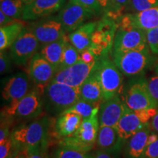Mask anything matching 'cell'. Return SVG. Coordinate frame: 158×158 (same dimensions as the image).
<instances>
[{
    "instance_id": "obj_24",
    "label": "cell",
    "mask_w": 158,
    "mask_h": 158,
    "mask_svg": "<svg viewBox=\"0 0 158 158\" xmlns=\"http://www.w3.org/2000/svg\"><path fill=\"white\" fill-rule=\"evenodd\" d=\"M97 25L98 21L84 23L69 35L70 42L80 53L90 48L92 37L97 28Z\"/></svg>"
},
{
    "instance_id": "obj_13",
    "label": "cell",
    "mask_w": 158,
    "mask_h": 158,
    "mask_svg": "<svg viewBox=\"0 0 158 158\" xmlns=\"http://www.w3.org/2000/svg\"><path fill=\"white\" fill-rule=\"evenodd\" d=\"M28 27L43 45L58 40L66 35L62 23L56 16L44 18L31 23Z\"/></svg>"
},
{
    "instance_id": "obj_8",
    "label": "cell",
    "mask_w": 158,
    "mask_h": 158,
    "mask_svg": "<svg viewBox=\"0 0 158 158\" xmlns=\"http://www.w3.org/2000/svg\"><path fill=\"white\" fill-rule=\"evenodd\" d=\"M113 61L124 76H137L143 73L152 61L149 50L112 53Z\"/></svg>"
},
{
    "instance_id": "obj_27",
    "label": "cell",
    "mask_w": 158,
    "mask_h": 158,
    "mask_svg": "<svg viewBox=\"0 0 158 158\" xmlns=\"http://www.w3.org/2000/svg\"><path fill=\"white\" fill-rule=\"evenodd\" d=\"M101 103H92V102L80 99L73 106H71L62 113L73 112L80 115L83 119H84V118H88L98 114Z\"/></svg>"
},
{
    "instance_id": "obj_38",
    "label": "cell",
    "mask_w": 158,
    "mask_h": 158,
    "mask_svg": "<svg viewBox=\"0 0 158 158\" xmlns=\"http://www.w3.org/2000/svg\"><path fill=\"white\" fill-rule=\"evenodd\" d=\"M150 94L158 106V76H152L147 81Z\"/></svg>"
},
{
    "instance_id": "obj_16",
    "label": "cell",
    "mask_w": 158,
    "mask_h": 158,
    "mask_svg": "<svg viewBox=\"0 0 158 158\" xmlns=\"http://www.w3.org/2000/svg\"><path fill=\"white\" fill-rule=\"evenodd\" d=\"M30 78L26 73L20 72L10 77L2 91V98L8 104L19 101L30 91Z\"/></svg>"
},
{
    "instance_id": "obj_21",
    "label": "cell",
    "mask_w": 158,
    "mask_h": 158,
    "mask_svg": "<svg viewBox=\"0 0 158 158\" xmlns=\"http://www.w3.org/2000/svg\"><path fill=\"white\" fill-rule=\"evenodd\" d=\"M79 93L81 99L92 103H101L103 101V94L97 62L92 73L79 87Z\"/></svg>"
},
{
    "instance_id": "obj_49",
    "label": "cell",
    "mask_w": 158,
    "mask_h": 158,
    "mask_svg": "<svg viewBox=\"0 0 158 158\" xmlns=\"http://www.w3.org/2000/svg\"><path fill=\"white\" fill-rule=\"evenodd\" d=\"M21 1H22L25 4V5H29V4L32 2H34L35 0H21Z\"/></svg>"
},
{
    "instance_id": "obj_14",
    "label": "cell",
    "mask_w": 158,
    "mask_h": 158,
    "mask_svg": "<svg viewBox=\"0 0 158 158\" xmlns=\"http://www.w3.org/2000/svg\"><path fill=\"white\" fill-rule=\"evenodd\" d=\"M95 64H86L79 61L76 64L56 70L51 82L64 84L72 87L79 88L94 70Z\"/></svg>"
},
{
    "instance_id": "obj_35",
    "label": "cell",
    "mask_w": 158,
    "mask_h": 158,
    "mask_svg": "<svg viewBox=\"0 0 158 158\" xmlns=\"http://www.w3.org/2000/svg\"><path fill=\"white\" fill-rule=\"evenodd\" d=\"M157 110V108H147V109L136 110L134 111L143 123L149 124L150 120L156 115Z\"/></svg>"
},
{
    "instance_id": "obj_53",
    "label": "cell",
    "mask_w": 158,
    "mask_h": 158,
    "mask_svg": "<svg viewBox=\"0 0 158 158\" xmlns=\"http://www.w3.org/2000/svg\"><path fill=\"white\" fill-rule=\"evenodd\" d=\"M49 158H50V157H49ZM54 158H55V157H54Z\"/></svg>"
},
{
    "instance_id": "obj_50",
    "label": "cell",
    "mask_w": 158,
    "mask_h": 158,
    "mask_svg": "<svg viewBox=\"0 0 158 158\" xmlns=\"http://www.w3.org/2000/svg\"><path fill=\"white\" fill-rule=\"evenodd\" d=\"M15 155H16V153L14 152L13 151H12V152L8 155V157H6V158H15Z\"/></svg>"
},
{
    "instance_id": "obj_41",
    "label": "cell",
    "mask_w": 158,
    "mask_h": 158,
    "mask_svg": "<svg viewBox=\"0 0 158 158\" xmlns=\"http://www.w3.org/2000/svg\"><path fill=\"white\" fill-rule=\"evenodd\" d=\"M81 56V61L84 62L86 64H95L97 62L96 57L94 56L92 51L90 50L89 48L86 49V50L81 51L80 53Z\"/></svg>"
},
{
    "instance_id": "obj_51",
    "label": "cell",
    "mask_w": 158,
    "mask_h": 158,
    "mask_svg": "<svg viewBox=\"0 0 158 158\" xmlns=\"http://www.w3.org/2000/svg\"><path fill=\"white\" fill-rule=\"evenodd\" d=\"M155 71L156 73V75H157V76H158V62L157 63V64H156L155 67Z\"/></svg>"
},
{
    "instance_id": "obj_33",
    "label": "cell",
    "mask_w": 158,
    "mask_h": 158,
    "mask_svg": "<svg viewBox=\"0 0 158 158\" xmlns=\"http://www.w3.org/2000/svg\"><path fill=\"white\" fill-rule=\"evenodd\" d=\"M48 147L46 146H35L31 147L26 149L27 158H49L47 150Z\"/></svg>"
},
{
    "instance_id": "obj_20",
    "label": "cell",
    "mask_w": 158,
    "mask_h": 158,
    "mask_svg": "<svg viewBox=\"0 0 158 158\" xmlns=\"http://www.w3.org/2000/svg\"><path fill=\"white\" fill-rule=\"evenodd\" d=\"M148 124H149L143 123L135 111L125 105L124 113L120 118L116 128L120 137L126 143L130 137L135 135L137 132L143 129Z\"/></svg>"
},
{
    "instance_id": "obj_48",
    "label": "cell",
    "mask_w": 158,
    "mask_h": 158,
    "mask_svg": "<svg viewBox=\"0 0 158 158\" xmlns=\"http://www.w3.org/2000/svg\"><path fill=\"white\" fill-rule=\"evenodd\" d=\"M15 158H27V151L26 150H23V151L19 152L16 154Z\"/></svg>"
},
{
    "instance_id": "obj_32",
    "label": "cell",
    "mask_w": 158,
    "mask_h": 158,
    "mask_svg": "<svg viewBox=\"0 0 158 158\" xmlns=\"http://www.w3.org/2000/svg\"><path fill=\"white\" fill-rule=\"evenodd\" d=\"M128 7L138 13L158 7V0H130Z\"/></svg>"
},
{
    "instance_id": "obj_40",
    "label": "cell",
    "mask_w": 158,
    "mask_h": 158,
    "mask_svg": "<svg viewBox=\"0 0 158 158\" xmlns=\"http://www.w3.org/2000/svg\"><path fill=\"white\" fill-rule=\"evenodd\" d=\"M144 158H158V138L153 143L148 144Z\"/></svg>"
},
{
    "instance_id": "obj_43",
    "label": "cell",
    "mask_w": 158,
    "mask_h": 158,
    "mask_svg": "<svg viewBox=\"0 0 158 158\" xmlns=\"http://www.w3.org/2000/svg\"><path fill=\"white\" fill-rule=\"evenodd\" d=\"M10 135L11 133L9 126L1 125V128H0V143L10 137Z\"/></svg>"
},
{
    "instance_id": "obj_36",
    "label": "cell",
    "mask_w": 158,
    "mask_h": 158,
    "mask_svg": "<svg viewBox=\"0 0 158 158\" xmlns=\"http://www.w3.org/2000/svg\"><path fill=\"white\" fill-rule=\"evenodd\" d=\"M11 57L5 51L0 53V73L2 75L11 71Z\"/></svg>"
},
{
    "instance_id": "obj_52",
    "label": "cell",
    "mask_w": 158,
    "mask_h": 158,
    "mask_svg": "<svg viewBox=\"0 0 158 158\" xmlns=\"http://www.w3.org/2000/svg\"><path fill=\"white\" fill-rule=\"evenodd\" d=\"M2 1H3V0H1V2H2Z\"/></svg>"
},
{
    "instance_id": "obj_31",
    "label": "cell",
    "mask_w": 158,
    "mask_h": 158,
    "mask_svg": "<svg viewBox=\"0 0 158 158\" xmlns=\"http://www.w3.org/2000/svg\"><path fill=\"white\" fill-rule=\"evenodd\" d=\"M55 158H93V155L70 148L59 147L55 152Z\"/></svg>"
},
{
    "instance_id": "obj_47",
    "label": "cell",
    "mask_w": 158,
    "mask_h": 158,
    "mask_svg": "<svg viewBox=\"0 0 158 158\" xmlns=\"http://www.w3.org/2000/svg\"><path fill=\"white\" fill-rule=\"evenodd\" d=\"M158 138V134L157 133H151L148 137V144L153 143Z\"/></svg>"
},
{
    "instance_id": "obj_1",
    "label": "cell",
    "mask_w": 158,
    "mask_h": 158,
    "mask_svg": "<svg viewBox=\"0 0 158 158\" xmlns=\"http://www.w3.org/2000/svg\"><path fill=\"white\" fill-rule=\"evenodd\" d=\"M55 122L54 118L45 115L28 124L15 127L10 135L13 151L17 154L31 147L43 145L48 147L54 142L59 143L60 138L55 130Z\"/></svg>"
},
{
    "instance_id": "obj_34",
    "label": "cell",
    "mask_w": 158,
    "mask_h": 158,
    "mask_svg": "<svg viewBox=\"0 0 158 158\" xmlns=\"http://www.w3.org/2000/svg\"><path fill=\"white\" fill-rule=\"evenodd\" d=\"M147 38L150 50L158 55V27L147 31Z\"/></svg>"
},
{
    "instance_id": "obj_19",
    "label": "cell",
    "mask_w": 158,
    "mask_h": 158,
    "mask_svg": "<svg viewBox=\"0 0 158 158\" xmlns=\"http://www.w3.org/2000/svg\"><path fill=\"white\" fill-rule=\"evenodd\" d=\"M96 144L99 149L116 155L120 152L125 142L120 137L116 127L102 126L99 129Z\"/></svg>"
},
{
    "instance_id": "obj_2",
    "label": "cell",
    "mask_w": 158,
    "mask_h": 158,
    "mask_svg": "<svg viewBox=\"0 0 158 158\" xmlns=\"http://www.w3.org/2000/svg\"><path fill=\"white\" fill-rule=\"evenodd\" d=\"M43 95L37 89L13 104H8L1 110V124L10 126L15 119L26 120L38 118L43 113Z\"/></svg>"
},
{
    "instance_id": "obj_29",
    "label": "cell",
    "mask_w": 158,
    "mask_h": 158,
    "mask_svg": "<svg viewBox=\"0 0 158 158\" xmlns=\"http://www.w3.org/2000/svg\"><path fill=\"white\" fill-rule=\"evenodd\" d=\"M80 60V52L75 48L73 45H72V43L70 42V40H69L66 43V45H65L62 63H61V65L59 69L67 68V67L73 65Z\"/></svg>"
},
{
    "instance_id": "obj_15",
    "label": "cell",
    "mask_w": 158,
    "mask_h": 158,
    "mask_svg": "<svg viewBox=\"0 0 158 158\" xmlns=\"http://www.w3.org/2000/svg\"><path fill=\"white\" fill-rule=\"evenodd\" d=\"M118 27L149 31L158 27V7L135 13H127L120 18Z\"/></svg>"
},
{
    "instance_id": "obj_9",
    "label": "cell",
    "mask_w": 158,
    "mask_h": 158,
    "mask_svg": "<svg viewBox=\"0 0 158 158\" xmlns=\"http://www.w3.org/2000/svg\"><path fill=\"white\" fill-rule=\"evenodd\" d=\"M40 43L28 27H25L10 48V56L15 64L24 66L37 54Z\"/></svg>"
},
{
    "instance_id": "obj_42",
    "label": "cell",
    "mask_w": 158,
    "mask_h": 158,
    "mask_svg": "<svg viewBox=\"0 0 158 158\" xmlns=\"http://www.w3.org/2000/svg\"><path fill=\"white\" fill-rule=\"evenodd\" d=\"M18 21H19V20L13 19V18L5 14L2 10H0V25H1V27L11 24V23L16 22Z\"/></svg>"
},
{
    "instance_id": "obj_30",
    "label": "cell",
    "mask_w": 158,
    "mask_h": 158,
    "mask_svg": "<svg viewBox=\"0 0 158 158\" xmlns=\"http://www.w3.org/2000/svg\"><path fill=\"white\" fill-rule=\"evenodd\" d=\"M130 2V0H110L111 11L106 16L118 22L120 18L123 15L122 13L128 7Z\"/></svg>"
},
{
    "instance_id": "obj_3",
    "label": "cell",
    "mask_w": 158,
    "mask_h": 158,
    "mask_svg": "<svg viewBox=\"0 0 158 158\" xmlns=\"http://www.w3.org/2000/svg\"><path fill=\"white\" fill-rule=\"evenodd\" d=\"M81 99L79 88L51 82L43 94L44 108L53 116H59Z\"/></svg>"
},
{
    "instance_id": "obj_10",
    "label": "cell",
    "mask_w": 158,
    "mask_h": 158,
    "mask_svg": "<svg viewBox=\"0 0 158 158\" xmlns=\"http://www.w3.org/2000/svg\"><path fill=\"white\" fill-rule=\"evenodd\" d=\"M147 31L139 29H122L118 27L114 39L112 53L149 49Z\"/></svg>"
},
{
    "instance_id": "obj_26",
    "label": "cell",
    "mask_w": 158,
    "mask_h": 158,
    "mask_svg": "<svg viewBox=\"0 0 158 158\" xmlns=\"http://www.w3.org/2000/svg\"><path fill=\"white\" fill-rule=\"evenodd\" d=\"M25 27L24 23L21 21L1 27L0 28V50L5 51L10 48L13 43L18 38L19 35Z\"/></svg>"
},
{
    "instance_id": "obj_17",
    "label": "cell",
    "mask_w": 158,
    "mask_h": 158,
    "mask_svg": "<svg viewBox=\"0 0 158 158\" xmlns=\"http://www.w3.org/2000/svg\"><path fill=\"white\" fill-rule=\"evenodd\" d=\"M66 0H35L25 6L22 19L35 21L51 15L63 7Z\"/></svg>"
},
{
    "instance_id": "obj_4",
    "label": "cell",
    "mask_w": 158,
    "mask_h": 158,
    "mask_svg": "<svg viewBox=\"0 0 158 158\" xmlns=\"http://www.w3.org/2000/svg\"><path fill=\"white\" fill-rule=\"evenodd\" d=\"M98 114L83 119L80 127L73 135L63 138L59 141V147L89 152L95 146L100 129Z\"/></svg>"
},
{
    "instance_id": "obj_46",
    "label": "cell",
    "mask_w": 158,
    "mask_h": 158,
    "mask_svg": "<svg viewBox=\"0 0 158 158\" xmlns=\"http://www.w3.org/2000/svg\"><path fill=\"white\" fill-rule=\"evenodd\" d=\"M149 127L152 131L155 132L158 134V110L156 115L151 119V122L149 123Z\"/></svg>"
},
{
    "instance_id": "obj_7",
    "label": "cell",
    "mask_w": 158,
    "mask_h": 158,
    "mask_svg": "<svg viewBox=\"0 0 158 158\" xmlns=\"http://www.w3.org/2000/svg\"><path fill=\"white\" fill-rule=\"evenodd\" d=\"M122 99L133 110L158 107L149 92L147 80L143 78H134L128 82L122 92Z\"/></svg>"
},
{
    "instance_id": "obj_39",
    "label": "cell",
    "mask_w": 158,
    "mask_h": 158,
    "mask_svg": "<svg viewBox=\"0 0 158 158\" xmlns=\"http://www.w3.org/2000/svg\"><path fill=\"white\" fill-rule=\"evenodd\" d=\"M13 151V142L10 137L0 143V158H6Z\"/></svg>"
},
{
    "instance_id": "obj_44",
    "label": "cell",
    "mask_w": 158,
    "mask_h": 158,
    "mask_svg": "<svg viewBox=\"0 0 158 158\" xmlns=\"http://www.w3.org/2000/svg\"><path fill=\"white\" fill-rule=\"evenodd\" d=\"M99 2L102 6V10L105 13V15H108L111 11V7H110V0H98Z\"/></svg>"
},
{
    "instance_id": "obj_11",
    "label": "cell",
    "mask_w": 158,
    "mask_h": 158,
    "mask_svg": "<svg viewBox=\"0 0 158 158\" xmlns=\"http://www.w3.org/2000/svg\"><path fill=\"white\" fill-rule=\"evenodd\" d=\"M56 69L40 53L31 58L29 64L28 75L35 89L43 95L47 86L52 81Z\"/></svg>"
},
{
    "instance_id": "obj_12",
    "label": "cell",
    "mask_w": 158,
    "mask_h": 158,
    "mask_svg": "<svg viewBox=\"0 0 158 158\" xmlns=\"http://www.w3.org/2000/svg\"><path fill=\"white\" fill-rule=\"evenodd\" d=\"M94 15H96L95 13L92 10L74 0H69L68 3L62 7L56 18L62 23L66 32H72L84 24L85 21Z\"/></svg>"
},
{
    "instance_id": "obj_22",
    "label": "cell",
    "mask_w": 158,
    "mask_h": 158,
    "mask_svg": "<svg viewBox=\"0 0 158 158\" xmlns=\"http://www.w3.org/2000/svg\"><path fill=\"white\" fill-rule=\"evenodd\" d=\"M151 131L149 124H148L126 141L124 144L125 158H144V153L148 146V137Z\"/></svg>"
},
{
    "instance_id": "obj_37",
    "label": "cell",
    "mask_w": 158,
    "mask_h": 158,
    "mask_svg": "<svg viewBox=\"0 0 158 158\" xmlns=\"http://www.w3.org/2000/svg\"><path fill=\"white\" fill-rule=\"evenodd\" d=\"M77 2L80 3L84 7H87V8L92 10L95 13L96 15H99L103 12L102 8V6L100 3L99 2L98 0H74Z\"/></svg>"
},
{
    "instance_id": "obj_28",
    "label": "cell",
    "mask_w": 158,
    "mask_h": 158,
    "mask_svg": "<svg viewBox=\"0 0 158 158\" xmlns=\"http://www.w3.org/2000/svg\"><path fill=\"white\" fill-rule=\"evenodd\" d=\"M25 4L21 0H3L0 4V10L15 19H22Z\"/></svg>"
},
{
    "instance_id": "obj_45",
    "label": "cell",
    "mask_w": 158,
    "mask_h": 158,
    "mask_svg": "<svg viewBox=\"0 0 158 158\" xmlns=\"http://www.w3.org/2000/svg\"><path fill=\"white\" fill-rule=\"evenodd\" d=\"M114 155L111 153L99 149L93 155V158H114Z\"/></svg>"
},
{
    "instance_id": "obj_5",
    "label": "cell",
    "mask_w": 158,
    "mask_h": 158,
    "mask_svg": "<svg viewBox=\"0 0 158 158\" xmlns=\"http://www.w3.org/2000/svg\"><path fill=\"white\" fill-rule=\"evenodd\" d=\"M103 100H109L117 95H122L123 92V74L118 70L114 61L106 56L97 61Z\"/></svg>"
},
{
    "instance_id": "obj_18",
    "label": "cell",
    "mask_w": 158,
    "mask_h": 158,
    "mask_svg": "<svg viewBox=\"0 0 158 158\" xmlns=\"http://www.w3.org/2000/svg\"><path fill=\"white\" fill-rule=\"evenodd\" d=\"M124 106L125 105L120 95L103 100L100 105L98 114L100 127L108 126L116 127L124 113Z\"/></svg>"
},
{
    "instance_id": "obj_6",
    "label": "cell",
    "mask_w": 158,
    "mask_h": 158,
    "mask_svg": "<svg viewBox=\"0 0 158 158\" xmlns=\"http://www.w3.org/2000/svg\"><path fill=\"white\" fill-rule=\"evenodd\" d=\"M118 28L117 21L106 15L98 21L97 28L92 35V45L89 48L95 56L97 61L108 56L111 49H113Z\"/></svg>"
},
{
    "instance_id": "obj_25",
    "label": "cell",
    "mask_w": 158,
    "mask_h": 158,
    "mask_svg": "<svg viewBox=\"0 0 158 158\" xmlns=\"http://www.w3.org/2000/svg\"><path fill=\"white\" fill-rule=\"evenodd\" d=\"M69 40V37L68 38L67 35H65L58 40L43 45L40 51V54L50 62L56 70L59 68L62 63L65 45Z\"/></svg>"
},
{
    "instance_id": "obj_23",
    "label": "cell",
    "mask_w": 158,
    "mask_h": 158,
    "mask_svg": "<svg viewBox=\"0 0 158 158\" xmlns=\"http://www.w3.org/2000/svg\"><path fill=\"white\" fill-rule=\"evenodd\" d=\"M83 118L73 112L62 113L56 119L55 130L60 140L73 135L80 127Z\"/></svg>"
}]
</instances>
